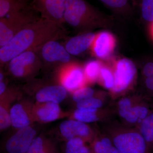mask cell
<instances>
[{"mask_svg":"<svg viewBox=\"0 0 153 153\" xmlns=\"http://www.w3.org/2000/svg\"><path fill=\"white\" fill-rule=\"evenodd\" d=\"M67 34L63 26L41 17L0 48V67L4 68L10 60L23 52L36 50L48 41L66 38Z\"/></svg>","mask_w":153,"mask_h":153,"instance_id":"6da1fadb","label":"cell"},{"mask_svg":"<svg viewBox=\"0 0 153 153\" xmlns=\"http://www.w3.org/2000/svg\"><path fill=\"white\" fill-rule=\"evenodd\" d=\"M103 133L108 137L120 153H153L136 128L108 120Z\"/></svg>","mask_w":153,"mask_h":153,"instance_id":"7a4b0ae2","label":"cell"},{"mask_svg":"<svg viewBox=\"0 0 153 153\" xmlns=\"http://www.w3.org/2000/svg\"><path fill=\"white\" fill-rule=\"evenodd\" d=\"M103 16L85 0H66L64 23L79 31L91 30L99 26Z\"/></svg>","mask_w":153,"mask_h":153,"instance_id":"3957f363","label":"cell"},{"mask_svg":"<svg viewBox=\"0 0 153 153\" xmlns=\"http://www.w3.org/2000/svg\"><path fill=\"white\" fill-rule=\"evenodd\" d=\"M22 88L24 93L31 97L36 102L60 104L68 95L66 88L51 77L33 78L25 82Z\"/></svg>","mask_w":153,"mask_h":153,"instance_id":"277c9868","label":"cell"},{"mask_svg":"<svg viewBox=\"0 0 153 153\" xmlns=\"http://www.w3.org/2000/svg\"><path fill=\"white\" fill-rule=\"evenodd\" d=\"M35 51L41 60L44 76L54 78L62 68L74 62L72 55L57 40L48 41Z\"/></svg>","mask_w":153,"mask_h":153,"instance_id":"5b68a950","label":"cell"},{"mask_svg":"<svg viewBox=\"0 0 153 153\" xmlns=\"http://www.w3.org/2000/svg\"><path fill=\"white\" fill-rule=\"evenodd\" d=\"M9 79L25 82L36 78L42 69L35 50L23 52L12 59L4 68Z\"/></svg>","mask_w":153,"mask_h":153,"instance_id":"8992f818","label":"cell"},{"mask_svg":"<svg viewBox=\"0 0 153 153\" xmlns=\"http://www.w3.org/2000/svg\"><path fill=\"white\" fill-rule=\"evenodd\" d=\"M39 14L32 6L0 18V47L8 43L29 24L40 19Z\"/></svg>","mask_w":153,"mask_h":153,"instance_id":"52a82bcc","label":"cell"},{"mask_svg":"<svg viewBox=\"0 0 153 153\" xmlns=\"http://www.w3.org/2000/svg\"><path fill=\"white\" fill-rule=\"evenodd\" d=\"M34 123L14 130L4 138L1 143L3 153H26L33 140L40 134V125Z\"/></svg>","mask_w":153,"mask_h":153,"instance_id":"ba28073f","label":"cell"},{"mask_svg":"<svg viewBox=\"0 0 153 153\" xmlns=\"http://www.w3.org/2000/svg\"><path fill=\"white\" fill-rule=\"evenodd\" d=\"M97 132L94 130L87 124L69 119L63 121L55 131L49 133L60 143L74 138H81L90 145L95 139Z\"/></svg>","mask_w":153,"mask_h":153,"instance_id":"9c48e42d","label":"cell"},{"mask_svg":"<svg viewBox=\"0 0 153 153\" xmlns=\"http://www.w3.org/2000/svg\"><path fill=\"white\" fill-rule=\"evenodd\" d=\"M113 71L114 83L110 92L114 97H119L128 91L132 86L136 78V66L130 59L122 58L115 63Z\"/></svg>","mask_w":153,"mask_h":153,"instance_id":"30bf717a","label":"cell"},{"mask_svg":"<svg viewBox=\"0 0 153 153\" xmlns=\"http://www.w3.org/2000/svg\"><path fill=\"white\" fill-rule=\"evenodd\" d=\"M53 78L71 94L87 85L83 67L74 62L62 68Z\"/></svg>","mask_w":153,"mask_h":153,"instance_id":"8fae6325","label":"cell"},{"mask_svg":"<svg viewBox=\"0 0 153 153\" xmlns=\"http://www.w3.org/2000/svg\"><path fill=\"white\" fill-rule=\"evenodd\" d=\"M35 101L31 97L24 94L11 108L10 116L12 127L15 130L34 123L32 110Z\"/></svg>","mask_w":153,"mask_h":153,"instance_id":"7c38bea8","label":"cell"},{"mask_svg":"<svg viewBox=\"0 0 153 153\" xmlns=\"http://www.w3.org/2000/svg\"><path fill=\"white\" fill-rule=\"evenodd\" d=\"M40 16L63 26L66 0H31Z\"/></svg>","mask_w":153,"mask_h":153,"instance_id":"4fadbf2b","label":"cell"},{"mask_svg":"<svg viewBox=\"0 0 153 153\" xmlns=\"http://www.w3.org/2000/svg\"><path fill=\"white\" fill-rule=\"evenodd\" d=\"M70 114V112L62 110L59 104L35 102L32 110V119L34 123L43 124L69 117Z\"/></svg>","mask_w":153,"mask_h":153,"instance_id":"5bb4252c","label":"cell"},{"mask_svg":"<svg viewBox=\"0 0 153 153\" xmlns=\"http://www.w3.org/2000/svg\"><path fill=\"white\" fill-rule=\"evenodd\" d=\"M22 87L9 85L4 93L0 94V131H5L12 127L10 111L16 100L24 94Z\"/></svg>","mask_w":153,"mask_h":153,"instance_id":"9a60e30c","label":"cell"},{"mask_svg":"<svg viewBox=\"0 0 153 153\" xmlns=\"http://www.w3.org/2000/svg\"><path fill=\"white\" fill-rule=\"evenodd\" d=\"M114 112L109 108L98 109H77L71 112L69 119L75 120L88 124L99 121H107Z\"/></svg>","mask_w":153,"mask_h":153,"instance_id":"2e32d148","label":"cell"},{"mask_svg":"<svg viewBox=\"0 0 153 153\" xmlns=\"http://www.w3.org/2000/svg\"><path fill=\"white\" fill-rule=\"evenodd\" d=\"M115 46L114 37L109 32H102L96 37L91 48L94 56L100 59H106L111 55Z\"/></svg>","mask_w":153,"mask_h":153,"instance_id":"e0dca14e","label":"cell"},{"mask_svg":"<svg viewBox=\"0 0 153 153\" xmlns=\"http://www.w3.org/2000/svg\"><path fill=\"white\" fill-rule=\"evenodd\" d=\"M26 153H63L60 143L50 134L41 132L35 138Z\"/></svg>","mask_w":153,"mask_h":153,"instance_id":"ac0fdd59","label":"cell"},{"mask_svg":"<svg viewBox=\"0 0 153 153\" xmlns=\"http://www.w3.org/2000/svg\"><path fill=\"white\" fill-rule=\"evenodd\" d=\"M147 99L142 97L132 107L128 114L122 120V123L130 127L136 128L153 110L146 100Z\"/></svg>","mask_w":153,"mask_h":153,"instance_id":"d6986e66","label":"cell"},{"mask_svg":"<svg viewBox=\"0 0 153 153\" xmlns=\"http://www.w3.org/2000/svg\"><path fill=\"white\" fill-rule=\"evenodd\" d=\"M95 37L91 32L83 33L69 38L64 46L70 55L77 56L91 47Z\"/></svg>","mask_w":153,"mask_h":153,"instance_id":"ffe728a7","label":"cell"},{"mask_svg":"<svg viewBox=\"0 0 153 153\" xmlns=\"http://www.w3.org/2000/svg\"><path fill=\"white\" fill-rule=\"evenodd\" d=\"M32 6L31 0H0V18Z\"/></svg>","mask_w":153,"mask_h":153,"instance_id":"44dd1931","label":"cell"},{"mask_svg":"<svg viewBox=\"0 0 153 153\" xmlns=\"http://www.w3.org/2000/svg\"><path fill=\"white\" fill-rule=\"evenodd\" d=\"M60 146L63 153H94L90 144L81 138L62 142Z\"/></svg>","mask_w":153,"mask_h":153,"instance_id":"7402d4cb","label":"cell"},{"mask_svg":"<svg viewBox=\"0 0 153 153\" xmlns=\"http://www.w3.org/2000/svg\"><path fill=\"white\" fill-rule=\"evenodd\" d=\"M91 146L94 153H120L111 140L103 133H97Z\"/></svg>","mask_w":153,"mask_h":153,"instance_id":"603a6c76","label":"cell"},{"mask_svg":"<svg viewBox=\"0 0 153 153\" xmlns=\"http://www.w3.org/2000/svg\"><path fill=\"white\" fill-rule=\"evenodd\" d=\"M148 147L153 153V110L137 127Z\"/></svg>","mask_w":153,"mask_h":153,"instance_id":"cb8c5ba5","label":"cell"},{"mask_svg":"<svg viewBox=\"0 0 153 153\" xmlns=\"http://www.w3.org/2000/svg\"><path fill=\"white\" fill-rule=\"evenodd\" d=\"M102 64L98 60L88 61L83 66L86 84H92L98 81Z\"/></svg>","mask_w":153,"mask_h":153,"instance_id":"d4e9b609","label":"cell"},{"mask_svg":"<svg viewBox=\"0 0 153 153\" xmlns=\"http://www.w3.org/2000/svg\"><path fill=\"white\" fill-rule=\"evenodd\" d=\"M142 97V95H136L124 97L119 100L117 105V111L122 120L126 117L132 107Z\"/></svg>","mask_w":153,"mask_h":153,"instance_id":"484cf974","label":"cell"},{"mask_svg":"<svg viewBox=\"0 0 153 153\" xmlns=\"http://www.w3.org/2000/svg\"><path fill=\"white\" fill-rule=\"evenodd\" d=\"M98 82L103 87L111 91L114 83L113 71L108 66L102 64L100 69Z\"/></svg>","mask_w":153,"mask_h":153,"instance_id":"4316f807","label":"cell"},{"mask_svg":"<svg viewBox=\"0 0 153 153\" xmlns=\"http://www.w3.org/2000/svg\"><path fill=\"white\" fill-rule=\"evenodd\" d=\"M97 93L94 96L83 101L79 102L75 104L77 109H98L103 108L105 101L101 95Z\"/></svg>","mask_w":153,"mask_h":153,"instance_id":"83f0119b","label":"cell"},{"mask_svg":"<svg viewBox=\"0 0 153 153\" xmlns=\"http://www.w3.org/2000/svg\"><path fill=\"white\" fill-rule=\"evenodd\" d=\"M108 7L119 13H125L131 10L129 0H99Z\"/></svg>","mask_w":153,"mask_h":153,"instance_id":"f1b7e54d","label":"cell"},{"mask_svg":"<svg viewBox=\"0 0 153 153\" xmlns=\"http://www.w3.org/2000/svg\"><path fill=\"white\" fill-rule=\"evenodd\" d=\"M97 94L93 88L89 86H83L72 93V99L75 103L93 97Z\"/></svg>","mask_w":153,"mask_h":153,"instance_id":"f546056e","label":"cell"},{"mask_svg":"<svg viewBox=\"0 0 153 153\" xmlns=\"http://www.w3.org/2000/svg\"><path fill=\"white\" fill-rule=\"evenodd\" d=\"M142 18L146 22H153V0L139 1Z\"/></svg>","mask_w":153,"mask_h":153,"instance_id":"4dcf8cb0","label":"cell"},{"mask_svg":"<svg viewBox=\"0 0 153 153\" xmlns=\"http://www.w3.org/2000/svg\"><path fill=\"white\" fill-rule=\"evenodd\" d=\"M144 85L146 91L145 97L148 99L153 98V76L145 78Z\"/></svg>","mask_w":153,"mask_h":153,"instance_id":"1f68e13d","label":"cell"},{"mask_svg":"<svg viewBox=\"0 0 153 153\" xmlns=\"http://www.w3.org/2000/svg\"><path fill=\"white\" fill-rule=\"evenodd\" d=\"M142 73L144 78L153 76V61H149L145 64Z\"/></svg>","mask_w":153,"mask_h":153,"instance_id":"d6a6232c","label":"cell"},{"mask_svg":"<svg viewBox=\"0 0 153 153\" xmlns=\"http://www.w3.org/2000/svg\"><path fill=\"white\" fill-rule=\"evenodd\" d=\"M132 1L133 3L135 4H136L137 3L139 2V0H132Z\"/></svg>","mask_w":153,"mask_h":153,"instance_id":"836d02e7","label":"cell"},{"mask_svg":"<svg viewBox=\"0 0 153 153\" xmlns=\"http://www.w3.org/2000/svg\"><path fill=\"white\" fill-rule=\"evenodd\" d=\"M152 33L153 36V23H152Z\"/></svg>","mask_w":153,"mask_h":153,"instance_id":"e575fe53","label":"cell"}]
</instances>
